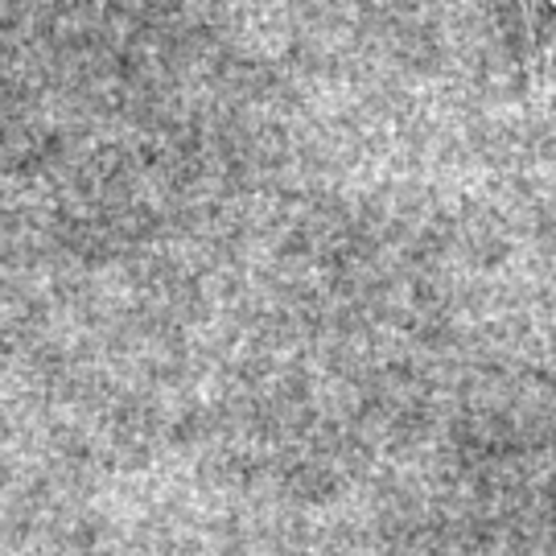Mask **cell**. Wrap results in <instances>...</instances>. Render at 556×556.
<instances>
[{"label":"cell","mask_w":556,"mask_h":556,"mask_svg":"<svg viewBox=\"0 0 556 556\" xmlns=\"http://www.w3.org/2000/svg\"><path fill=\"white\" fill-rule=\"evenodd\" d=\"M523 17H528V29L536 41L556 38V0H519Z\"/></svg>","instance_id":"6da1fadb"}]
</instances>
